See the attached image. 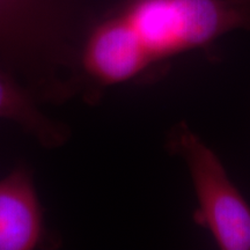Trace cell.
<instances>
[{
	"mask_svg": "<svg viewBox=\"0 0 250 250\" xmlns=\"http://www.w3.org/2000/svg\"><path fill=\"white\" fill-rule=\"evenodd\" d=\"M0 59L50 98L72 92L62 77L79 68L74 17L66 0H0ZM72 79V78H71Z\"/></svg>",
	"mask_w": 250,
	"mask_h": 250,
	"instance_id": "1",
	"label": "cell"
},
{
	"mask_svg": "<svg viewBox=\"0 0 250 250\" xmlns=\"http://www.w3.org/2000/svg\"><path fill=\"white\" fill-rule=\"evenodd\" d=\"M117 11L153 67L250 29V0H126Z\"/></svg>",
	"mask_w": 250,
	"mask_h": 250,
	"instance_id": "2",
	"label": "cell"
},
{
	"mask_svg": "<svg viewBox=\"0 0 250 250\" xmlns=\"http://www.w3.org/2000/svg\"><path fill=\"white\" fill-rule=\"evenodd\" d=\"M167 147L189 169L197 198L192 217L196 225L211 234L220 250H250V204L218 155L186 122L171 127Z\"/></svg>",
	"mask_w": 250,
	"mask_h": 250,
	"instance_id": "3",
	"label": "cell"
},
{
	"mask_svg": "<svg viewBox=\"0 0 250 250\" xmlns=\"http://www.w3.org/2000/svg\"><path fill=\"white\" fill-rule=\"evenodd\" d=\"M79 66L83 76L102 88L139 79L154 68L117 11L89 30L79 52Z\"/></svg>",
	"mask_w": 250,
	"mask_h": 250,
	"instance_id": "4",
	"label": "cell"
},
{
	"mask_svg": "<svg viewBox=\"0 0 250 250\" xmlns=\"http://www.w3.org/2000/svg\"><path fill=\"white\" fill-rule=\"evenodd\" d=\"M43 210L31 175L17 168L0 181V250H33L45 245Z\"/></svg>",
	"mask_w": 250,
	"mask_h": 250,
	"instance_id": "5",
	"label": "cell"
},
{
	"mask_svg": "<svg viewBox=\"0 0 250 250\" xmlns=\"http://www.w3.org/2000/svg\"><path fill=\"white\" fill-rule=\"evenodd\" d=\"M35 99L0 59V118L18 123L45 147L64 145L68 138L66 127L45 116Z\"/></svg>",
	"mask_w": 250,
	"mask_h": 250,
	"instance_id": "6",
	"label": "cell"
}]
</instances>
